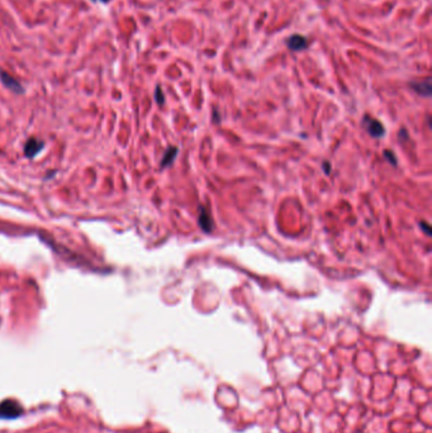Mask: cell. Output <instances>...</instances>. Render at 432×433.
I'll list each match as a JSON object with an SVG mask.
<instances>
[{"label":"cell","instance_id":"6da1fadb","mask_svg":"<svg viewBox=\"0 0 432 433\" xmlns=\"http://www.w3.org/2000/svg\"><path fill=\"white\" fill-rule=\"evenodd\" d=\"M23 408L19 403L12 399H7L0 403V419H16L21 417Z\"/></svg>","mask_w":432,"mask_h":433},{"label":"cell","instance_id":"7a4b0ae2","mask_svg":"<svg viewBox=\"0 0 432 433\" xmlns=\"http://www.w3.org/2000/svg\"><path fill=\"white\" fill-rule=\"evenodd\" d=\"M362 124H364L366 131H368L373 137H376V138L381 137V136L384 135V132H385V131H384L383 124H381L379 121H376L375 118H371V117H365Z\"/></svg>","mask_w":432,"mask_h":433},{"label":"cell","instance_id":"3957f363","mask_svg":"<svg viewBox=\"0 0 432 433\" xmlns=\"http://www.w3.org/2000/svg\"><path fill=\"white\" fill-rule=\"evenodd\" d=\"M0 81L4 84V85L11 89L14 93H22L23 92V88H22L21 84L16 80L12 75H9L8 73H6L4 70H0Z\"/></svg>","mask_w":432,"mask_h":433},{"label":"cell","instance_id":"277c9868","mask_svg":"<svg viewBox=\"0 0 432 433\" xmlns=\"http://www.w3.org/2000/svg\"><path fill=\"white\" fill-rule=\"evenodd\" d=\"M287 45L288 47H289V50H292V51H302V50H304L307 47V40L303 36L294 35L288 38Z\"/></svg>","mask_w":432,"mask_h":433},{"label":"cell","instance_id":"5b68a950","mask_svg":"<svg viewBox=\"0 0 432 433\" xmlns=\"http://www.w3.org/2000/svg\"><path fill=\"white\" fill-rule=\"evenodd\" d=\"M199 226L203 229L204 232H210L212 231V218H210L209 213L204 209L203 207L200 208V214H199Z\"/></svg>","mask_w":432,"mask_h":433},{"label":"cell","instance_id":"8992f818","mask_svg":"<svg viewBox=\"0 0 432 433\" xmlns=\"http://www.w3.org/2000/svg\"><path fill=\"white\" fill-rule=\"evenodd\" d=\"M411 86L412 89L416 93H418L419 95L428 97L431 94V81H429V79H427L426 81H419V83H412Z\"/></svg>","mask_w":432,"mask_h":433},{"label":"cell","instance_id":"52a82bcc","mask_svg":"<svg viewBox=\"0 0 432 433\" xmlns=\"http://www.w3.org/2000/svg\"><path fill=\"white\" fill-rule=\"evenodd\" d=\"M42 146L43 143L40 142V141L30 140L27 142V145H26V155H27V156H35V155H37L38 152L42 150Z\"/></svg>","mask_w":432,"mask_h":433},{"label":"cell","instance_id":"ba28073f","mask_svg":"<svg viewBox=\"0 0 432 433\" xmlns=\"http://www.w3.org/2000/svg\"><path fill=\"white\" fill-rule=\"evenodd\" d=\"M176 154H177V148L170 147L169 150L166 151V154H165V156H164V160H162V162H161L162 167H165V166H167V165L171 164V162L174 161Z\"/></svg>","mask_w":432,"mask_h":433},{"label":"cell","instance_id":"9c48e42d","mask_svg":"<svg viewBox=\"0 0 432 433\" xmlns=\"http://www.w3.org/2000/svg\"><path fill=\"white\" fill-rule=\"evenodd\" d=\"M384 155H385L386 159L389 160L390 164H392V162H393V165H397V160H395V157H394V155H393V152H390V151H385V152H384Z\"/></svg>","mask_w":432,"mask_h":433},{"label":"cell","instance_id":"30bf717a","mask_svg":"<svg viewBox=\"0 0 432 433\" xmlns=\"http://www.w3.org/2000/svg\"><path fill=\"white\" fill-rule=\"evenodd\" d=\"M156 100H157L158 104H162V103H164V97H162V93L160 88L156 89Z\"/></svg>","mask_w":432,"mask_h":433},{"label":"cell","instance_id":"8fae6325","mask_svg":"<svg viewBox=\"0 0 432 433\" xmlns=\"http://www.w3.org/2000/svg\"><path fill=\"white\" fill-rule=\"evenodd\" d=\"M100 2H103V3H108V2H110V0H100Z\"/></svg>","mask_w":432,"mask_h":433},{"label":"cell","instance_id":"7c38bea8","mask_svg":"<svg viewBox=\"0 0 432 433\" xmlns=\"http://www.w3.org/2000/svg\"><path fill=\"white\" fill-rule=\"evenodd\" d=\"M93 2H95V0H93Z\"/></svg>","mask_w":432,"mask_h":433}]
</instances>
